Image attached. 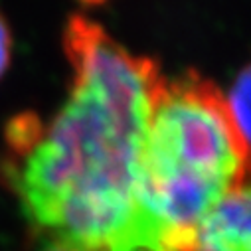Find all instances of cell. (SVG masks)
<instances>
[{
	"label": "cell",
	"mask_w": 251,
	"mask_h": 251,
	"mask_svg": "<svg viewBox=\"0 0 251 251\" xmlns=\"http://www.w3.org/2000/svg\"><path fill=\"white\" fill-rule=\"evenodd\" d=\"M64 44L72 91L50 123L12 129V184L50 249L129 251L139 154L162 75L83 14L70 18Z\"/></svg>",
	"instance_id": "cell-1"
},
{
	"label": "cell",
	"mask_w": 251,
	"mask_h": 251,
	"mask_svg": "<svg viewBox=\"0 0 251 251\" xmlns=\"http://www.w3.org/2000/svg\"><path fill=\"white\" fill-rule=\"evenodd\" d=\"M226 101L239 135L251 147V66L237 75Z\"/></svg>",
	"instance_id": "cell-4"
},
{
	"label": "cell",
	"mask_w": 251,
	"mask_h": 251,
	"mask_svg": "<svg viewBox=\"0 0 251 251\" xmlns=\"http://www.w3.org/2000/svg\"><path fill=\"white\" fill-rule=\"evenodd\" d=\"M50 251H66V249H50Z\"/></svg>",
	"instance_id": "cell-6"
},
{
	"label": "cell",
	"mask_w": 251,
	"mask_h": 251,
	"mask_svg": "<svg viewBox=\"0 0 251 251\" xmlns=\"http://www.w3.org/2000/svg\"><path fill=\"white\" fill-rule=\"evenodd\" d=\"M190 251H251V178L202 220Z\"/></svg>",
	"instance_id": "cell-3"
},
{
	"label": "cell",
	"mask_w": 251,
	"mask_h": 251,
	"mask_svg": "<svg viewBox=\"0 0 251 251\" xmlns=\"http://www.w3.org/2000/svg\"><path fill=\"white\" fill-rule=\"evenodd\" d=\"M251 178V147L222 91L196 74L164 79L141 145L129 251H190L202 220Z\"/></svg>",
	"instance_id": "cell-2"
},
{
	"label": "cell",
	"mask_w": 251,
	"mask_h": 251,
	"mask_svg": "<svg viewBox=\"0 0 251 251\" xmlns=\"http://www.w3.org/2000/svg\"><path fill=\"white\" fill-rule=\"evenodd\" d=\"M8 59H10V32L4 18L0 16V74L6 70Z\"/></svg>",
	"instance_id": "cell-5"
}]
</instances>
